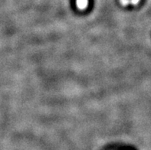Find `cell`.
Listing matches in <instances>:
<instances>
[{
	"instance_id": "cell-3",
	"label": "cell",
	"mask_w": 151,
	"mask_h": 150,
	"mask_svg": "<svg viewBox=\"0 0 151 150\" xmlns=\"http://www.w3.org/2000/svg\"><path fill=\"white\" fill-rule=\"evenodd\" d=\"M139 2H140V0H130V4H132V5H137Z\"/></svg>"
},
{
	"instance_id": "cell-2",
	"label": "cell",
	"mask_w": 151,
	"mask_h": 150,
	"mask_svg": "<svg viewBox=\"0 0 151 150\" xmlns=\"http://www.w3.org/2000/svg\"><path fill=\"white\" fill-rule=\"evenodd\" d=\"M120 2L123 6H127L130 4V0H120Z\"/></svg>"
},
{
	"instance_id": "cell-1",
	"label": "cell",
	"mask_w": 151,
	"mask_h": 150,
	"mask_svg": "<svg viewBox=\"0 0 151 150\" xmlns=\"http://www.w3.org/2000/svg\"><path fill=\"white\" fill-rule=\"evenodd\" d=\"M76 5L79 9L84 10L88 7V0H76Z\"/></svg>"
}]
</instances>
